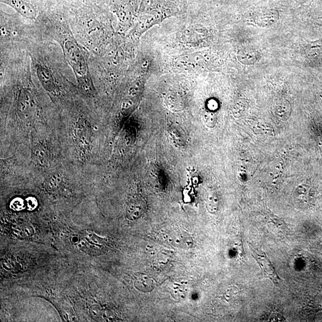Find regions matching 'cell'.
Instances as JSON below:
<instances>
[{"mask_svg":"<svg viewBox=\"0 0 322 322\" xmlns=\"http://www.w3.org/2000/svg\"><path fill=\"white\" fill-rule=\"evenodd\" d=\"M26 208L30 211L36 210L38 207V200L33 196H29L26 199Z\"/></svg>","mask_w":322,"mask_h":322,"instance_id":"obj_13","label":"cell"},{"mask_svg":"<svg viewBox=\"0 0 322 322\" xmlns=\"http://www.w3.org/2000/svg\"><path fill=\"white\" fill-rule=\"evenodd\" d=\"M58 110L47 94L20 83L2 91L1 158L26 147L35 128L57 123Z\"/></svg>","mask_w":322,"mask_h":322,"instance_id":"obj_2","label":"cell"},{"mask_svg":"<svg viewBox=\"0 0 322 322\" xmlns=\"http://www.w3.org/2000/svg\"><path fill=\"white\" fill-rule=\"evenodd\" d=\"M100 310L99 309V307L95 306L92 307L91 309V313L93 318H95V319L98 318L100 316Z\"/></svg>","mask_w":322,"mask_h":322,"instance_id":"obj_14","label":"cell"},{"mask_svg":"<svg viewBox=\"0 0 322 322\" xmlns=\"http://www.w3.org/2000/svg\"><path fill=\"white\" fill-rule=\"evenodd\" d=\"M25 202L20 198H16L12 200L10 202V208L15 211L22 210L25 208Z\"/></svg>","mask_w":322,"mask_h":322,"instance_id":"obj_12","label":"cell"},{"mask_svg":"<svg viewBox=\"0 0 322 322\" xmlns=\"http://www.w3.org/2000/svg\"><path fill=\"white\" fill-rule=\"evenodd\" d=\"M207 207L209 212L215 213L219 209V199L213 193H211L208 196L207 200Z\"/></svg>","mask_w":322,"mask_h":322,"instance_id":"obj_11","label":"cell"},{"mask_svg":"<svg viewBox=\"0 0 322 322\" xmlns=\"http://www.w3.org/2000/svg\"><path fill=\"white\" fill-rule=\"evenodd\" d=\"M58 109L57 131L64 163L94 184L101 177L103 131L95 102L78 93Z\"/></svg>","mask_w":322,"mask_h":322,"instance_id":"obj_1","label":"cell"},{"mask_svg":"<svg viewBox=\"0 0 322 322\" xmlns=\"http://www.w3.org/2000/svg\"><path fill=\"white\" fill-rule=\"evenodd\" d=\"M84 243L86 247H89V251L95 254L102 253L107 248L105 241L101 239L96 237L95 235H93V239L88 237L85 238Z\"/></svg>","mask_w":322,"mask_h":322,"instance_id":"obj_8","label":"cell"},{"mask_svg":"<svg viewBox=\"0 0 322 322\" xmlns=\"http://www.w3.org/2000/svg\"><path fill=\"white\" fill-rule=\"evenodd\" d=\"M144 211V205L141 200L133 199L127 204L126 214L128 219L136 220L142 216Z\"/></svg>","mask_w":322,"mask_h":322,"instance_id":"obj_7","label":"cell"},{"mask_svg":"<svg viewBox=\"0 0 322 322\" xmlns=\"http://www.w3.org/2000/svg\"><path fill=\"white\" fill-rule=\"evenodd\" d=\"M248 245L250 248L252 256H253L255 261L257 262L259 266L260 267L263 275L266 278L272 280L275 285H278L281 282V279H280L275 267L273 266L265 252L250 243H249Z\"/></svg>","mask_w":322,"mask_h":322,"instance_id":"obj_4","label":"cell"},{"mask_svg":"<svg viewBox=\"0 0 322 322\" xmlns=\"http://www.w3.org/2000/svg\"><path fill=\"white\" fill-rule=\"evenodd\" d=\"M11 7L23 17L30 19H34L37 16V10L34 6L25 0H2Z\"/></svg>","mask_w":322,"mask_h":322,"instance_id":"obj_5","label":"cell"},{"mask_svg":"<svg viewBox=\"0 0 322 322\" xmlns=\"http://www.w3.org/2000/svg\"><path fill=\"white\" fill-rule=\"evenodd\" d=\"M171 245L183 249H189L192 247L193 242L191 237L186 232L175 231L172 232L168 238Z\"/></svg>","mask_w":322,"mask_h":322,"instance_id":"obj_6","label":"cell"},{"mask_svg":"<svg viewBox=\"0 0 322 322\" xmlns=\"http://www.w3.org/2000/svg\"><path fill=\"white\" fill-rule=\"evenodd\" d=\"M135 286L138 290L141 291H147V290H151L154 288L153 282L151 278L146 276L141 275L136 280L135 282Z\"/></svg>","mask_w":322,"mask_h":322,"instance_id":"obj_10","label":"cell"},{"mask_svg":"<svg viewBox=\"0 0 322 322\" xmlns=\"http://www.w3.org/2000/svg\"><path fill=\"white\" fill-rule=\"evenodd\" d=\"M240 61L245 65H252L259 60V54L258 51L251 47H247L239 55Z\"/></svg>","mask_w":322,"mask_h":322,"instance_id":"obj_9","label":"cell"},{"mask_svg":"<svg viewBox=\"0 0 322 322\" xmlns=\"http://www.w3.org/2000/svg\"><path fill=\"white\" fill-rule=\"evenodd\" d=\"M57 123L35 128L25 148L9 157L34 178L47 174L64 162L57 131Z\"/></svg>","mask_w":322,"mask_h":322,"instance_id":"obj_3","label":"cell"}]
</instances>
